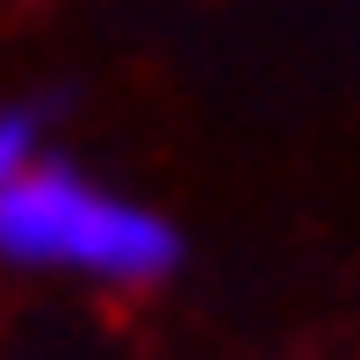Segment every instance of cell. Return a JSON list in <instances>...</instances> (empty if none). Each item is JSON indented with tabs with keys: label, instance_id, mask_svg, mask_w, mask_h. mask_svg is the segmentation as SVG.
Listing matches in <instances>:
<instances>
[{
	"label": "cell",
	"instance_id": "1",
	"mask_svg": "<svg viewBox=\"0 0 360 360\" xmlns=\"http://www.w3.org/2000/svg\"><path fill=\"white\" fill-rule=\"evenodd\" d=\"M180 259H188V238L166 209L79 173L58 152L0 188V266L15 274H65L86 288L137 295L173 281Z\"/></svg>",
	"mask_w": 360,
	"mask_h": 360
},
{
	"label": "cell",
	"instance_id": "2",
	"mask_svg": "<svg viewBox=\"0 0 360 360\" xmlns=\"http://www.w3.org/2000/svg\"><path fill=\"white\" fill-rule=\"evenodd\" d=\"M51 159V108L44 101H0V188Z\"/></svg>",
	"mask_w": 360,
	"mask_h": 360
}]
</instances>
